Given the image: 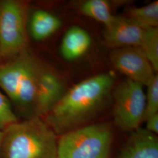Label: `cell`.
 <instances>
[{"label": "cell", "instance_id": "cell-2", "mask_svg": "<svg viewBox=\"0 0 158 158\" xmlns=\"http://www.w3.org/2000/svg\"><path fill=\"white\" fill-rule=\"evenodd\" d=\"M0 158H57L56 134L40 117L18 121L2 131Z\"/></svg>", "mask_w": 158, "mask_h": 158}, {"label": "cell", "instance_id": "cell-11", "mask_svg": "<svg viewBox=\"0 0 158 158\" xmlns=\"http://www.w3.org/2000/svg\"><path fill=\"white\" fill-rule=\"evenodd\" d=\"M91 38L89 34L83 28L74 26L67 30L63 37L60 53L63 57L69 61L77 60L89 50Z\"/></svg>", "mask_w": 158, "mask_h": 158}, {"label": "cell", "instance_id": "cell-5", "mask_svg": "<svg viewBox=\"0 0 158 158\" xmlns=\"http://www.w3.org/2000/svg\"><path fill=\"white\" fill-rule=\"evenodd\" d=\"M28 4L22 1H0V54L9 60L27 50Z\"/></svg>", "mask_w": 158, "mask_h": 158}, {"label": "cell", "instance_id": "cell-15", "mask_svg": "<svg viewBox=\"0 0 158 158\" xmlns=\"http://www.w3.org/2000/svg\"><path fill=\"white\" fill-rule=\"evenodd\" d=\"M156 73L158 71V27L144 31L139 46Z\"/></svg>", "mask_w": 158, "mask_h": 158}, {"label": "cell", "instance_id": "cell-20", "mask_svg": "<svg viewBox=\"0 0 158 158\" xmlns=\"http://www.w3.org/2000/svg\"><path fill=\"white\" fill-rule=\"evenodd\" d=\"M1 60H2V58H1V54H0V65L1 64Z\"/></svg>", "mask_w": 158, "mask_h": 158}, {"label": "cell", "instance_id": "cell-14", "mask_svg": "<svg viewBox=\"0 0 158 158\" xmlns=\"http://www.w3.org/2000/svg\"><path fill=\"white\" fill-rule=\"evenodd\" d=\"M112 7L111 2L106 0H87L80 4L79 9L85 16L106 26L115 16L112 14Z\"/></svg>", "mask_w": 158, "mask_h": 158}, {"label": "cell", "instance_id": "cell-10", "mask_svg": "<svg viewBox=\"0 0 158 158\" xmlns=\"http://www.w3.org/2000/svg\"><path fill=\"white\" fill-rule=\"evenodd\" d=\"M117 158H158V137L138 128L131 132Z\"/></svg>", "mask_w": 158, "mask_h": 158}, {"label": "cell", "instance_id": "cell-3", "mask_svg": "<svg viewBox=\"0 0 158 158\" xmlns=\"http://www.w3.org/2000/svg\"><path fill=\"white\" fill-rule=\"evenodd\" d=\"M45 67L27 50L0 65V87L21 111H32L34 116L40 76Z\"/></svg>", "mask_w": 158, "mask_h": 158}, {"label": "cell", "instance_id": "cell-18", "mask_svg": "<svg viewBox=\"0 0 158 158\" xmlns=\"http://www.w3.org/2000/svg\"><path fill=\"white\" fill-rule=\"evenodd\" d=\"M147 124L146 128L148 131L157 135L158 134V114L148 118L145 120Z\"/></svg>", "mask_w": 158, "mask_h": 158}, {"label": "cell", "instance_id": "cell-12", "mask_svg": "<svg viewBox=\"0 0 158 158\" xmlns=\"http://www.w3.org/2000/svg\"><path fill=\"white\" fill-rule=\"evenodd\" d=\"M61 25V21L53 14L44 10L36 11L31 19V35L36 40H44L55 34Z\"/></svg>", "mask_w": 158, "mask_h": 158}, {"label": "cell", "instance_id": "cell-1", "mask_svg": "<svg viewBox=\"0 0 158 158\" xmlns=\"http://www.w3.org/2000/svg\"><path fill=\"white\" fill-rule=\"evenodd\" d=\"M114 79L100 73L79 82L65 91L46 115V123L56 134L78 128L101 108L113 89Z\"/></svg>", "mask_w": 158, "mask_h": 158}, {"label": "cell", "instance_id": "cell-17", "mask_svg": "<svg viewBox=\"0 0 158 158\" xmlns=\"http://www.w3.org/2000/svg\"><path fill=\"white\" fill-rule=\"evenodd\" d=\"M18 121L11 107L10 100L0 91V131H4L7 127Z\"/></svg>", "mask_w": 158, "mask_h": 158}, {"label": "cell", "instance_id": "cell-7", "mask_svg": "<svg viewBox=\"0 0 158 158\" xmlns=\"http://www.w3.org/2000/svg\"><path fill=\"white\" fill-rule=\"evenodd\" d=\"M110 59L114 67L127 79L143 86H148L158 74L139 47L113 49Z\"/></svg>", "mask_w": 158, "mask_h": 158}, {"label": "cell", "instance_id": "cell-19", "mask_svg": "<svg viewBox=\"0 0 158 158\" xmlns=\"http://www.w3.org/2000/svg\"><path fill=\"white\" fill-rule=\"evenodd\" d=\"M2 135V131H0V142H1V140Z\"/></svg>", "mask_w": 158, "mask_h": 158}, {"label": "cell", "instance_id": "cell-4", "mask_svg": "<svg viewBox=\"0 0 158 158\" xmlns=\"http://www.w3.org/2000/svg\"><path fill=\"white\" fill-rule=\"evenodd\" d=\"M112 141V130L107 124L79 127L57 139V158H108Z\"/></svg>", "mask_w": 158, "mask_h": 158}, {"label": "cell", "instance_id": "cell-6", "mask_svg": "<svg viewBox=\"0 0 158 158\" xmlns=\"http://www.w3.org/2000/svg\"><path fill=\"white\" fill-rule=\"evenodd\" d=\"M113 91L115 123L124 131L132 132L140 128L146 106L143 86L127 79Z\"/></svg>", "mask_w": 158, "mask_h": 158}, {"label": "cell", "instance_id": "cell-8", "mask_svg": "<svg viewBox=\"0 0 158 158\" xmlns=\"http://www.w3.org/2000/svg\"><path fill=\"white\" fill-rule=\"evenodd\" d=\"M62 80L45 67L40 76L36 93L34 116L42 117L49 113L65 93Z\"/></svg>", "mask_w": 158, "mask_h": 158}, {"label": "cell", "instance_id": "cell-13", "mask_svg": "<svg viewBox=\"0 0 158 158\" xmlns=\"http://www.w3.org/2000/svg\"><path fill=\"white\" fill-rule=\"evenodd\" d=\"M125 17L131 22L144 30L158 27V1L146 6L132 7Z\"/></svg>", "mask_w": 158, "mask_h": 158}, {"label": "cell", "instance_id": "cell-9", "mask_svg": "<svg viewBox=\"0 0 158 158\" xmlns=\"http://www.w3.org/2000/svg\"><path fill=\"white\" fill-rule=\"evenodd\" d=\"M144 31L125 17L114 16L112 21L105 26L104 41L106 44L113 49L139 47Z\"/></svg>", "mask_w": 158, "mask_h": 158}, {"label": "cell", "instance_id": "cell-16", "mask_svg": "<svg viewBox=\"0 0 158 158\" xmlns=\"http://www.w3.org/2000/svg\"><path fill=\"white\" fill-rule=\"evenodd\" d=\"M145 93V111L143 121L148 118L158 114V76H155L152 81L147 86Z\"/></svg>", "mask_w": 158, "mask_h": 158}]
</instances>
